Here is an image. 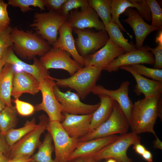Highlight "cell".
Returning <instances> with one entry per match:
<instances>
[{"label":"cell","instance_id":"5","mask_svg":"<svg viewBox=\"0 0 162 162\" xmlns=\"http://www.w3.org/2000/svg\"><path fill=\"white\" fill-rule=\"evenodd\" d=\"M140 137L132 132L121 134L116 140L90 156L96 162L103 159L113 158L117 162H132L127 155L129 148L137 142Z\"/></svg>","mask_w":162,"mask_h":162},{"label":"cell","instance_id":"42","mask_svg":"<svg viewBox=\"0 0 162 162\" xmlns=\"http://www.w3.org/2000/svg\"><path fill=\"white\" fill-rule=\"evenodd\" d=\"M133 145V148L135 152L140 155H142L146 150L145 146L140 143V142H136Z\"/></svg>","mask_w":162,"mask_h":162},{"label":"cell","instance_id":"40","mask_svg":"<svg viewBox=\"0 0 162 162\" xmlns=\"http://www.w3.org/2000/svg\"><path fill=\"white\" fill-rule=\"evenodd\" d=\"M45 7L50 11L58 12L66 0H43Z\"/></svg>","mask_w":162,"mask_h":162},{"label":"cell","instance_id":"49","mask_svg":"<svg viewBox=\"0 0 162 162\" xmlns=\"http://www.w3.org/2000/svg\"><path fill=\"white\" fill-rule=\"evenodd\" d=\"M9 159L7 155L0 152V162H8Z\"/></svg>","mask_w":162,"mask_h":162},{"label":"cell","instance_id":"1","mask_svg":"<svg viewBox=\"0 0 162 162\" xmlns=\"http://www.w3.org/2000/svg\"><path fill=\"white\" fill-rule=\"evenodd\" d=\"M160 97L144 98L134 103L129 124L132 132L137 134L151 133L155 138L158 137L154 126L158 117V104Z\"/></svg>","mask_w":162,"mask_h":162},{"label":"cell","instance_id":"10","mask_svg":"<svg viewBox=\"0 0 162 162\" xmlns=\"http://www.w3.org/2000/svg\"><path fill=\"white\" fill-rule=\"evenodd\" d=\"M73 30L77 35L75 41L77 50L84 58L102 47L109 39L105 31L95 32L75 28Z\"/></svg>","mask_w":162,"mask_h":162},{"label":"cell","instance_id":"41","mask_svg":"<svg viewBox=\"0 0 162 162\" xmlns=\"http://www.w3.org/2000/svg\"><path fill=\"white\" fill-rule=\"evenodd\" d=\"M10 147L5 140L4 136L0 131V152L7 156Z\"/></svg>","mask_w":162,"mask_h":162},{"label":"cell","instance_id":"11","mask_svg":"<svg viewBox=\"0 0 162 162\" xmlns=\"http://www.w3.org/2000/svg\"><path fill=\"white\" fill-rule=\"evenodd\" d=\"M66 51L59 48L52 47L41 56L39 61L46 70L61 69L67 71L71 76L83 67Z\"/></svg>","mask_w":162,"mask_h":162},{"label":"cell","instance_id":"15","mask_svg":"<svg viewBox=\"0 0 162 162\" xmlns=\"http://www.w3.org/2000/svg\"><path fill=\"white\" fill-rule=\"evenodd\" d=\"M130 85L128 81H124L121 83L118 88L115 90L107 89L101 85H97L92 92L97 95L102 94L107 96L116 101L124 113L129 124L133 105L128 96Z\"/></svg>","mask_w":162,"mask_h":162},{"label":"cell","instance_id":"37","mask_svg":"<svg viewBox=\"0 0 162 162\" xmlns=\"http://www.w3.org/2000/svg\"><path fill=\"white\" fill-rule=\"evenodd\" d=\"M156 42L158 44L157 46L154 48L150 47L149 51L153 55L154 58V63L153 68L162 69V32L160 30L157 36Z\"/></svg>","mask_w":162,"mask_h":162},{"label":"cell","instance_id":"51","mask_svg":"<svg viewBox=\"0 0 162 162\" xmlns=\"http://www.w3.org/2000/svg\"><path fill=\"white\" fill-rule=\"evenodd\" d=\"M106 162H117V161L113 158H109L108 159Z\"/></svg>","mask_w":162,"mask_h":162},{"label":"cell","instance_id":"44","mask_svg":"<svg viewBox=\"0 0 162 162\" xmlns=\"http://www.w3.org/2000/svg\"><path fill=\"white\" fill-rule=\"evenodd\" d=\"M141 155L148 162H153V155L150 151L146 149Z\"/></svg>","mask_w":162,"mask_h":162},{"label":"cell","instance_id":"46","mask_svg":"<svg viewBox=\"0 0 162 162\" xmlns=\"http://www.w3.org/2000/svg\"><path fill=\"white\" fill-rule=\"evenodd\" d=\"M162 96L159 98L158 104V117H159L162 121Z\"/></svg>","mask_w":162,"mask_h":162},{"label":"cell","instance_id":"33","mask_svg":"<svg viewBox=\"0 0 162 162\" xmlns=\"http://www.w3.org/2000/svg\"><path fill=\"white\" fill-rule=\"evenodd\" d=\"M136 73L152 80L162 82V69L150 68L141 64L130 66Z\"/></svg>","mask_w":162,"mask_h":162},{"label":"cell","instance_id":"17","mask_svg":"<svg viewBox=\"0 0 162 162\" xmlns=\"http://www.w3.org/2000/svg\"><path fill=\"white\" fill-rule=\"evenodd\" d=\"M99 18L94 9L88 5L72 14L67 21L73 29L94 28L98 31H105V26Z\"/></svg>","mask_w":162,"mask_h":162},{"label":"cell","instance_id":"7","mask_svg":"<svg viewBox=\"0 0 162 162\" xmlns=\"http://www.w3.org/2000/svg\"><path fill=\"white\" fill-rule=\"evenodd\" d=\"M46 130L51 134L54 144L56 162H67L80 142L70 137L58 121H49Z\"/></svg>","mask_w":162,"mask_h":162},{"label":"cell","instance_id":"38","mask_svg":"<svg viewBox=\"0 0 162 162\" xmlns=\"http://www.w3.org/2000/svg\"><path fill=\"white\" fill-rule=\"evenodd\" d=\"M13 101L17 113L21 116H30L35 111L34 106L28 103L20 100L19 98L15 99Z\"/></svg>","mask_w":162,"mask_h":162},{"label":"cell","instance_id":"43","mask_svg":"<svg viewBox=\"0 0 162 162\" xmlns=\"http://www.w3.org/2000/svg\"><path fill=\"white\" fill-rule=\"evenodd\" d=\"M33 160L32 158L28 156H23L9 159L8 162H30Z\"/></svg>","mask_w":162,"mask_h":162},{"label":"cell","instance_id":"3","mask_svg":"<svg viewBox=\"0 0 162 162\" xmlns=\"http://www.w3.org/2000/svg\"><path fill=\"white\" fill-rule=\"evenodd\" d=\"M102 70L101 68L89 66L80 68L68 78H52L58 87L74 89L80 98L84 99L96 86Z\"/></svg>","mask_w":162,"mask_h":162},{"label":"cell","instance_id":"47","mask_svg":"<svg viewBox=\"0 0 162 162\" xmlns=\"http://www.w3.org/2000/svg\"><path fill=\"white\" fill-rule=\"evenodd\" d=\"M8 50L3 57L0 58V73L2 71L4 66L6 63V60Z\"/></svg>","mask_w":162,"mask_h":162},{"label":"cell","instance_id":"18","mask_svg":"<svg viewBox=\"0 0 162 162\" xmlns=\"http://www.w3.org/2000/svg\"><path fill=\"white\" fill-rule=\"evenodd\" d=\"M123 13L127 16L124 21L131 27L135 34L136 49L143 46L146 38L150 33L155 31L162 30L147 23L136 10L132 8H128Z\"/></svg>","mask_w":162,"mask_h":162},{"label":"cell","instance_id":"14","mask_svg":"<svg viewBox=\"0 0 162 162\" xmlns=\"http://www.w3.org/2000/svg\"><path fill=\"white\" fill-rule=\"evenodd\" d=\"M111 21L117 24L121 31L125 32L130 38L132 36L125 30L119 18L120 15L129 8H135L141 17L147 22L151 20V12L146 0H111Z\"/></svg>","mask_w":162,"mask_h":162},{"label":"cell","instance_id":"45","mask_svg":"<svg viewBox=\"0 0 162 162\" xmlns=\"http://www.w3.org/2000/svg\"><path fill=\"white\" fill-rule=\"evenodd\" d=\"M90 157H77L68 160L67 162H89Z\"/></svg>","mask_w":162,"mask_h":162},{"label":"cell","instance_id":"13","mask_svg":"<svg viewBox=\"0 0 162 162\" xmlns=\"http://www.w3.org/2000/svg\"><path fill=\"white\" fill-rule=\"evenodd\" d=\"M150 46L146 45L121 55L111 62L103 70L109 73L118 71L120 67L137 64L154 65L153 55L149 50Z\"/></svg>","mask_w":162,"mask_h":162},{"label":"cell","instance_id":"8","mask_svg":"<svg viewBox=\"0 0 162 162\" xmlns=\"http://www.w3.org/2000/svg\"><path fill=\"white\" fill-rule=\"evenodd\" d=\"M39 123L36 128L10 147L7 156L9 159L23 156L31 157L41 143L40 137L42 134L46 130L49 119L44 114L39 116Z\"/></svg>","mask_w":162,"mask_h":162},{"label":"cell","instance_id":"32","mask_svg":"<svg viewBox=\"0 0 162 162\" xmlns=\"http://www.w3.org/2000/svg\"><path fill=\"white\" fill-rule=\"evenodd\" d=\"M8 5L19 8L24 13L33 10L31 6L39 8L41 10H45L43 0H8Z\"/></svg>","mask_w":162,"mask_h":162},{"label":"cell","instance_id":"39","mask_svg":"<svg viewBox=\"0 0 162 162\" xmlns=\"http://www.w3.org/2000/svg\"><path fill=\"white\" fill-rule=\"evenodd\" d=\"M8 3L0 0V31L10 26V19L7 10Z\"/></svg>","mask_w":162,"mask_h":162},{"label":"cell","instance_id":"20","mask_svg":"<svg viewBox=\"0 0 162 162\" xmlns=\"http://www.w3.org/2000/svg\"><path fill=\"white\" fill-rule=\"evenodd\" d=\"M32 64L26 63L20 60L16 55L12 47L8 50L6 63L13 65L15 68H18L15 72L23 71L34 77L39 82L50 76L48 70L46 69L41 64L39 60L35 58L33 59Z\"/></svg>","mask_w":162,"mask_h":162},{"label":"cell","instance_id":"12","mask_svg":"<svg viewBox=\"0 0 162 162\" xmlns=\"http://www.w3.org/2000/svg\"><path fill=\"white\" fill-rule=\"evenodd\" d=\"M55 95L62 107V113L74 115H82L93 113L98 108L100 103L88 104L82 102L76 93L68 91H61L55 85L53 87Z\"/></svg>","mask_w":162,"mask_h":162},{"label":"cell","instance_id":"28","mask_svg":"<svg viewBox=\"0 0 162 162\" xmlns=\"http://www.w3.org/2000/svg\"><path fill=\"white\" fill-rule=\"evenodd\" d=\"M52 137L48 131L44 140L38 147L37 153L32 158L35 162H56L52 158V154L54 148L52 144Z\"/></svg>","mask_w":162,"mask_h":162},{"label":"cell","instance_id":"31","mask_svg":"<svg viewBox=\"0 0 162 162\" xmlns=\"http://www.w3.org/2000/svg\"><path fill=\"white\" fill-rule=\"evenodd\" d=\"M88 5L95 11L105 26L111 21V0H88Z\"/></svg>","mask_w":162,"mask_h":162},{"label":"cell","instance_id":"29","mask_svg":"<svg viewBox=\"0 0 162 162\" xmlns=\"http://www.w3.org/2000/svg\"><path fill=\"white\" fill-rule=\"evenodd\" d=\"M17 112L13 106H6L0 112V131L4 135L8 130L14 128L18 122Z\"/></svg>","mask_w":162,"mask_h":162},{"label":"cell","instance_id":"21","mask_svg":"<svg viewBox=\"0 0 162 162\" xmlns=\"http://www.w3.org/2000/svg\"><path fill=\"white\" fill-rule=\"evenodd\" d=\"M119 69L130 73L136 82L134 92L138 96L143 94L145 98L152 96L159 97L162 95V82L148 79L135 72L129 65L120 67Z\"/></svg>","mask_w":162,"mask_h":162},{"label":"cell","instance_id":"9","mask_svg":"<svg viewBox=\"0 0 162 162\" xmlns=\"http://www.w3.org/2000/svg\"><path fill=\"white\" fill-rule=\"evenodd\" d=\"M52 78L50 76L39 83V89L42 94V100L41 103L35 106V110L45 111L50 121L62 122L64 120V116L62 114L61 105L54 93L53 87L56 84Z\"/></svg>","mask_w":162,"mask_h":162},{"label":"cell","instance_id":"35","mask_svg":"<svg viewBox=\"0 0 162 162\" xmlns=\"http://www.w3.org/2000/svg\"><path fill=\"white\" fill-rule=\"evenodd\" d=\"M11 28L10 26L0 31V58L3 57L9 49L13 47Z\"/></svg>","mask_w":162,"mask_h":162},{"label":"cell","instance_id":"30","mask_svg":"<svg viewBox=\"0 0 162 162\" xmlns=\"http://www.w3.org/2000/svg\"><path fill=\"white\" fill-rule=\"evenodd\" d=\"M38 124L34 118L27 121L23 127L17 129L13 128L7 131L4 136L8 144L10 147L28 133L36 128Z\"/></svg>","mask_w":162,"mask_h":162},{"label":"cell","instance_id":"50","mask_svg":"<svg viewBox=\"0 0 162 162\" xmlns=\"http://www.w3.org/2000/svg\"><path fill=\"white\" fill-rule=\"evenodd\" d=\"M6 105L5 103L0 99V112L5 108Z\"/></svg>","mask_w":162,"mask_h":162},{"label":"cell","instance_id":"27","mask_svg":"<svg viewBox=\"0 0 162 162\" xmlns=\"http://www.w3.org/2000/svg\"><path fill=\"white\" fill-rule=\"evenodd\" d=\"M105 30L109 38L115 44L122 48L125 53L136 49L135 45L130 43L124 38L118 26L116 23L111 22L105 26Z\"/></svg>","mask_w":162,"mask_h":162},{"label":"cell","instance_id":"19","mask_svg":"<svg viewBox=\"0 0 162 162\" xmlns=\"http://www.w3.org/2000/svg\"><path fill=\"white\" fill-rule=\"evenodd\" d=\"M63 114L64 118L61 122V125L70 137L80 139L87 134L93 113L82 115Z\"/></svg>","mask_w":162,"mask_h":162},{"label":"cell","instance_id":"34","mask_svg":"<svg viewBox=\"0 0 162 162\" xmlns=\"http://www.w3.org/2000/svg\"><path fill=\"white\" fill-rule=\"evenodd\" d=\"M150 8L151 26L162 29V9L156 0H146Z\"/></svg>","mask_w":162,"mask_h":162},{"label":"cell","instance_id":"2","mask_svg":"<svg viewBox=\"0 0 162 162\" xmlns=\"http://www.w3.org/2000/svg\"><path fill=\"white\" fill-rule=\"evenodd\" d=\"M11 35L14 53L22 58L31 59L42 56L51 49L50 44L36 33L12 28Z\"/></svg>","mask_w":162,"mask_h":162},{"label":"cell","instance_id":"53","mask_svg":"<svg viewBox=\"0 0 162 162\" xmlns=\"http://www.w3.org/2000/svg\"><path fill=\"white\" fill-rule=\"evenodd\" d=\"M30 162H35L33 160H32V161H30Z\"/></svg>","mask_w":162,"mask_h":162},{"label":"cell","instance_id":"25","mask_svg":"<svg viewBox=\"0 0 162 162\" xmlns=\"http://www.w3.org/2000/svg\"><path fill=\"white\" fill-rule=\"evenodd\" d=\"M98 96L100 100L99 106L93 113L88 133L105 122L109 118L113 110L114 100L105 95L100 94Z\"/></svg>","mask_w":162,"mask_h":162},{"label":"cell","instance_id":"26","mask_svg":"<svg viewBox=\"0 0 162 162\" xmlns=\"http://www.w3.org/2000/svg\"><path fill=\"white\" fill-rule=\"evenodd\" d=\"M15 72L14 66L6 63L0 73V99L8 106H12L11 96Z\"/></svg>","mask_w":162,"mask_h":162},{"label":"cell","instance_id":"23","mask_svg":"<svg viewBox=\"0 0 162 162\" xmlns=\"http://www.w3.org/2000/svg\"><path fill=\"white\" fill-rule=\"evenodd\" d=\"M39 86V82L30 74L23 71L15 72L11 96L16 99L23 93L35 95L40 91Z\"/></svg>","mask_w":162,"mask_h":162},{"label":"cell","instance_id":"6","mask_svg":"<svg viewBox=\"0 0 162 162\" xmlns=\"http://www.w3.org/2000/svg\"><path fill=\"white\" fill-rule=\"evenodd\" d=\"M129 124L118 103L114 100L113 109L109 118L98 127L79 139L84 141L116 134L128 133Z\"/></svg>","mask_w":162,"mask_h":162},{"label":"cell","instance_id":"36","mask_svg":"<svg viewBox=\"0 0 162 162\" xmlns=\"http://www.w3.org/2000/svg\"><path fill=\"white\" fill-rule=\"evenodd\" d=\"M88 5V0H66L58 12L68 18L70 10L79 8L82 9Z\"/></svg>","mask_w":162,"mask_h":162},{"label":"cell","instance_id":"24","mask_svg":"<svg viewBox=\"0 0 162 162\" xmlns=\"http://www.w3.org/2000/svg\"><path fill=\"white\" fill-rule=\"evenodd\" d=\"M119 136L115 134L86 141H80L70 156L68 160L77 157H90L116 140Z\"/></svg>","mask_w":162,"mask_h":162},{"label":"cell","instance_id":"52","mask_svg":"<svg viewBox=\"0 0 162 162\" xmlns=\"http://www.w3.org/2000/svg\"><path fill=\"white\" fill-rule=\"evenodd\" d=\"M90 159L89 162H96L91 157H90Z\"/></svg>","mask_w":162,"mask_h":162},{"label":"cell","instance_id":"16","mask_svg":"<svg viewBox=\"0 0 162 162\" xmlns=\"http://www.w3.org/2000/svg\"><path fill=\"white\" fill-rule=\"evenodd\" d=\"M125 53L110 39L102 47L85 58L84 66H92L103 69L111 62Z\"/></svg>","mask_w":162,"mask_h":162},{"label":"cell","instance_id":"22","mask_svg":"<svg viewBox=\"0 0 162 162\" xmlns=\"http://www.w3.org/2000/svg\"><path fill=\"white\" fill-rule=\"evenodd\" d=\"M73 29L66 21L58 31L59 37L53 44V47L59 48L69 53L73 59L82 67L84 66L85 58L78 52L72 34Z\"/></svg>","mask_w":162,"mask_h":162},{"label":"cell","instance_id":"4","mask_svg":"<svg viewBox=\"0 0 162 162\" xmlns=\"http://www.w3.org/2000/svg\"><path fill=\"white\" fill-rule=\"evenodd\" d=\"M67 18L57 12H36L32 22L29 26L38 35L46 40L49 44L53 45L58 38L60 28Z\"/></svg>","mask_w":162,"mask_h":162},{"label":"cell","instance_id":"48","mask_svg":"<svg viewBox=\"0 0 162 162\" xmlns=\"http://www.w3.org/2000/svg\"><path fill=\"white\" fill-rule=\"evenodd\" d=\"M153 147L154 148H158L162 150V143L159 139L158 137L156 138L154 142Z\"/></svg>","mask_w":162,"mask_h":162}]
</instances>
